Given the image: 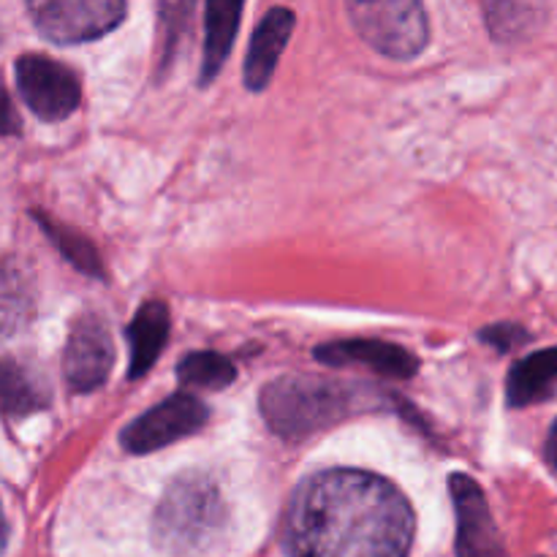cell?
Here are the masks:
<instances>
[{"label":"cell","instance_id":"cell-18","mask_svg":"<svg viewBox=\"0 0 557 557\" xmlns=\"http://www.w3.org/2000/svg\"><path fill=\"white\" fill-rule=\"evenodd\" d=\"M36 221L41 223V228L47 232L49 243H52L54 248H58L60 253H63L65 259L76 267V270L85 272V275H92V277L103 275L101 256H98V250L92 248L90 239L82 237V234L74 232V228L63 226V223L52 221V218L41 215V212H36Z\"/></svg>","mask_w":557,"mask_h":557},{"label":"cell","instance_id":"cell-6","mask_svg":"<svg viewBox=\"0 0 557 557\" xmlns=\"http://www.w3.org/2000/svg\"><path fill=\"white\" fill-rule=\"evenodd\" d=\"M22 101L47 123L71 117L79 109L82 87L74 71L47 54H22L14 65Z\"/></svg>","mask_w":557,"mask_h":557},{"label":"cell","instance_id":"cell-2","mask_svg":"<svg viewBox=\"0 0 557 557\" xmlns=\"http://www.w3.org/2000/svg\"><path fill=\"white\" fill-rule=\"evenodd\" d=\"M261 417L275 435L286 441H305L341 419L362 411L364 395L357 384L326 375L292 373L270 381L261 392Z\"/></svg>","mask_w":557,"mask_h":557},{"label":"cell","instance_id":"cell-17","mask_svg":"<svg viewBox=\"0 0 557 557\" xmlns=\"http://www.w3.org/2000/svg\"><path fill=\"white\" fill-rule=\"evenodd\" d=\"M33 313V288L22 270L0 261V341L16 335Z\"/></svg>","mask_w":557,"mask_h":557},{"label":"cell","instance_id":"cell-7","mask_svg":"<svg viewBox=\"0 0 557 557\" xmlns=\"http://www.w3.org/2000/svg\"><path fill=\"white\" fill-rule=\"evenodd\" d=\"M210 419L205 403L194 395H172L123 430V446L131 455H150L180 438L199 433Z\"/></svg>","mask_w":557,"mask_h":557},{"label":"cell","instance_id":"cell-13","mask_svg":"<svg viewBox=\"0 0 557 557\" xmlns=\"http://www.w3.org/2000/svg\"><path fill=\"white\" fill-rule=\"evenodd\" d=\"M245 0H207L205 20V58H201V82L210 85L221 74L232 52Z\"/></svg>","mask_w":557,"mask_h":557},{"label":"cell","instance_id":"cell-8","mask_svg":"<svg viewBox=\"0 0 557 557\" xmlns=\"http://www.w3.org/2000/svg\"><path fill=\"white\" fill-rule=\"evenodd\" d=\"M114 368V341L101 315H82L71 330L63 354L65 381L74 392H92L107 384Z\"/></svg>","mask_w":557,"mask_h":557},{"label":"cell","instance_id":"cell-5","mask_svg":"<svg viewBox=\"0 0 557 557\" xmlns=\"http://www.w3.org/2000/svg\"><path fill=\"white\" fill-rule=\"evenodd\" d=\"M33 25L54 44L107 36L123 22L125 0H27Z\"/></svg>","mask_w":557,"mask_h":557},{"label":"cell","instance_id":"cell-1","mask_svg":"<svg viewBox=\"0 0 557 557\" xmlns=\"http://www.w3.org/2000/svg\"><path fill=\"white\" fill-rule=\"evenodd\" d=\"M413 509L386 479L335 468L305 479L286 511L288 557H408Z\"/></svg>","mask_w":557,"mask_h":557},{"label":"cell","instance_id":"cell-10","mask_svg":"<svg viewBox=\"0 0 557 557\" xmlns=\"http://www.w3.org/2000/svg\"><path fill=\"white\" fill-rule=\"evenodd\" d=\"M315 359L324 364H332V368H343V364H362V368L395 381L413 379L419 370V359L413 357L411 351L384 341L330 343V346L315 348Z\"/></svg>","mask_w":557,"mask_h":557},{"label":"cell","instance_id":"cell-14","mask_svg":"<svg viewBox=\"0 0 557 557\" xmlns=\"http://www.w3.org/2000/svg\"><path fill=\"white\" fill-rule=\"evenodd\" d=\"M49 406V386L41 375L11 357H0V413L27 417Z\"/></svg>","mask_w":557,"mask_h":557},{"label":"cell","instance_id":"cell-23","mask_svg":"<svg viewBox=\"0 0 557 557\" xmlns=\"http://www.w3.org/2000/svg\"><path fill=\"white\" fill-rule=\"evenodd\" d=\"M9 544V525H5V515H3V506H0V553L5 549Z\"/></svg>","mask_w":557,"mask_h":557},{"label":"cell","instance_id":"cell-20","mask_svg":"<svg viewBox=\"0 0 557 557\" xmlns=\"http://www.w3.org/2000/svg\"><path fill=\"white\" fill-rule=\"evenodd\" d=\"M528 337L531 335H528L522 326L511 324V321H506V324H495V326H490V330L482 332V341L490 343V346H495L498 351H511V348L522 346Z\"/></svg>","mask_w":557,"mask_h":557},{"label":"cell","instance_id":"cell-16","mask_svg":"<svg viewBox=\"0 0 557 557\" xmlns=\"http://www.w3.org/2000/svg\"><path fill=\"white\" fill-rule=\"evenodd\" d=\"M484 16L493 38L515 44L542 30L547 5L544 0H484Z\"/></svg>","mask_w":557,"mask_h":557},{"label":"cell","instance_id":"cell-11","mask_svg":"<svg viewBox=\"0 0 557 557\" xmlns=\"http://www.w3.org/2000/svg\"><path fill=\"white\" fill-rule=\"evenodd\" d=\"M294 22H297V16H294L292 9H272L259 22L253 38H250L248 58H245V85H248V90H264L270 85L277 60H281L283 49L292 38Z\"/></svg>","mask_w":557,"mask_h":557},{"label":"cell","instance_id":"cell-15","mask_svg":"<svg viewBox=\"0 0 557 557\" xmlns=\"http://www.w3.org/2000/svg\"><path fill=\"white\" fill-rule=\"evenodd\" d=\"M169 337V310L163 302L141 305L128 326L131 341V379H141L161 357Z\"/></svg>","mask_w":557,"mask_h":557},{"label":"cell","instance_id":"cell-22","mask_svg":"<svg viewBox=\"0 0 557 557\" xmlns=\"http://www.w3.org/2000/svg\"><path fill=\"white\" fill-rule=\"evenodd\" d=\"M544 460H547L549 471H553L557 476V419H555L553 430H549V435H547V444H544Z\"/></svg>","mask_w":557,"mask_h":557},{"label":"cell","instance_id":"cell-19","mask_svg":"<svg viewBox=\"0 0 557 557\" xmlns=\"http://www.w3.org/2000/svg\"><path fill=\"white\" fill-rule=\"evenodd\" d=\"M177 379L185 386H201V389H226L237 379V368L226 357L215 351H196L180 359Z\"/></svg>","mask_w":557,"mask_h":557},{"label":"cell","instance_id":"cell-4","mask_svg":"<svg viewBox=\"0 0 557 557\" xmlns=\"http://www.w3.org/2000/svg\"><path fill=\"white\" fill-rule=\"evenodd\" d=\"M354 30L375 52L411 60L428 47V14L422 0H346Z\"/></svg>","mask_w":557,"mask_h":557},{"label":"cell","instance_id":"cell-21","mask_svg":"<svg viewBox=\"0 0 557 557\" xmlns=\"http://www.w3.org/2000/svg\"><path fill=\"white\" fill-rule=\"evenodd\" d=\"M14 134H20V112H16L5 85L0 82V136H14Z\"/></svg>","mask_w":557,"mask_h":557},{"label":"cell","instance_id":"cell-9","mask_svg":"<svg viewBox=\"0 0 557 557\" xmlns=\"http://www.w3.org/2000/svg\"><path fill=\"white\" fill-rule=\"evenodd\" d=\"M449 493L457 511V557H506L484 490L466 473H451Z\"/></svg>","mask_w":557,"mask_h":557},{"label":"cell","instance_id":"cell-3","mask_svg":"<svg viewBox=\"0 0 557 557\" xmlns=\"http://www.w3.org/2000/svg\"><path fill=\"white\" fill-rule=\"evenodd\" d=\"M226 525V504L210 476L185 473L169 484L156 511V539L172 553L210 547Z\"/></svg>","mask_w":557,"mask_h":557},{"label":"cell","instance_id":"cell-12","mask_svg":"<svg viewBox=\"0 0 557 557\" xmlns=\"http://www.w3.org/2000/svg\"><path fill=\"white\" fill-rule=\"evenodd\" d=\"M557 392V346L531 354L511 368L506 379V400L511 408L544 403Z\"/></svg>","mask_w":557,"mask_h":557}]
</instances>
